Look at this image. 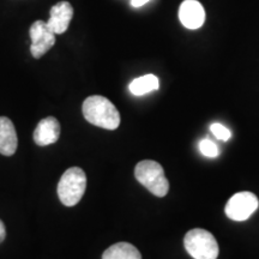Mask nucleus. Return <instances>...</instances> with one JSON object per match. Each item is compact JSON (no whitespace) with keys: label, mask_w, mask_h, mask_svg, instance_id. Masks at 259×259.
<instances>
[{"label":"nucleus","mask_w":259,"mask_h":259,"mask_svg":"<svg viewBox=\"0 0 259 259\" xmlns=\"http://www.w3.org/2000/svg\"><path fill=\"white\" fill-rule=\"evenodd\" d=\"M73 17V8L69 2H60L52 6L50 19L46 22L47 27L56 35L64 34L69 28L71 19Z\"/></svg>","instance_id":"0eeeda50"},{"label":"nucleus","mask_w":259,"mask_h":259,"mask_svg":"<svg viewBox=\"0 0 259 259\" xmlns=\"http://www.w3.org/2000/svg\"><path fill=\"white\" fill-rule=\"evenodd\" d=\"M135 177L154 196L164 197L169 191V181L164 176L163 168L153 160L141 161L135 168Z\"/></svg>","instance_id":"f03ea898"},{"label":"nucleus","mask_w":259,"mask_h":259,"mask_svg":"<svg viewBox=\"0 0 259 259\" xmlns=\"http://www.w3.org/2000/svg\"><path fill=\"white\" fill-rule=\"evenodd\" d=\"M31 38L30 52L35 59H40L56 44V34L51 31L47 27V23L44 21H36L32 23L29 30Z\"/></svg>","instance_id":"423d86ee"},{"label":"nucleus","mask_w":259,"mask_h":259,"mask_svg":"<svg viewBox=\"0 0 259 259\" xmlns=\"http://www.w3.org/2000/svg\"><path fill=\"white\" fill-rule=\"evenodd\" d=\"M87 189V176L79 167H71L61 176L58 196L65 206H74L82 199Z\"/></svg>","instance_id":"7ed1b4c3"},{"label":"nucleus","mask_w":259,"mask_h":259,"mask_svg":"<svg viewBox=\"0 0 259 259\" xmlns=\"http://www.w3.org/2000/svg\"><path fill=\"white\" fill-rule=\"evenodd\" d=\"M160 87V82L155 74H145V76L138 77L130 83L128 89L134 95L142 96L145 94L155 92Z\"/></svg>","instance_id":"f8f14e48"},{"label":"nucleus","mask_w":259,"mask_h":259,"mask_svg":"<svg viewBox=\"0 0 259 259\" xmlns=\"http://www.w3.org/2000/svg\"><path fill=\"white\" fill-rule=\"evenodd\" d=\"M6 236V229H5V226L4 223H3L2 220H0V244H2L3 241H4Z\"/></svg>","instance_id":"dca6fc26"},{"label":"nucleus","mask_w":259,"mask_h":259,"mask_svg":"<svg viewBox=\"0 0 259 259\" xmlns=\"http://www.w3.org/2000/svg\"><path fill=\"white\" fill-rule=\"evenodd\" d=\"M60 136V124L53 116H47L38 122L34 131V142L40 147L57 143Z\"/></svg>","instance_id":"1a4fd4ad"},{"label":"nucleus","mask_w":259,"mask_h":259,"mask_svg":"<svg viewBox=\"0 0 259 259\" xmlns=\"http://www.w3.org/2000/svg\"><path fill=\"white\" fill-rule=\"evenodd\" d=\"M199 150L204 156L206 157H216L219 155V149L216 144L210 139H204L199 143Z\"/></svg>","instance_id":"ddd939ff"},{"label":"nucleus","mask_w":259,"mask_h":259,"mask_svg":"<svg viewBox=\"0 0 259 259\" xmlns=\"http://www.w3.org/2000/svg\"><path fill=\"white\" fill-rule=\"evenodd\" d=\"M82 109L85 120L99 127L116 130L120 125V113L105 96H89L83 102Z\"/></svg>","instance_id":"f257e3e1"},{"label":"nucleus","mask_w":259,"mask_h":259,"mask_svg":"<svg viewBox=\"0 0 259 259\" xmlns=\"http://www.w3.org/2000/svg\"><path fill=\"white\" fill-rule=\"evenodd\" d=\"M18 138L12 121L6 116H0V154L11 156L16 153Z\"/></svg>","instance_id":"9d476101"},{"label":"nucleus","mask_w":259,"mask_h":259,"mask_svg":"<svg viewBox=\"0 0 259 259\" xmlns=\"http://www.w3.org/2000/svg\"><path fill=\"white\" fill-rule=\"evenodd\" d=\"M179 19L181 24L191 30L199 29L205 22V11L197 0H185L180 5Z\"/></svg>","instance_id":"6e6552de"},{"label":"nucleus","mask_w":259,"mask_h":259,"mask_svg":"<svg viewBox=\"0 0 259 259\" xmlns=\"http://www.w3.org/2000/svg\"><path fill=\"white\" fill-rule=\"evenodd\" d=\"M149 2H150V0H131V5L134 6V8H141V6L145 5Z\"/></svg>","instance_id":"2eb2a0df"},{"label":"nucleus","mask_w":259,"mask_h":259,"mask_svg":"<svg viewBox=\"0 0 259 259\" xmlns=\"http://www.w3.org/2000/svg\"><path fill=\"white\" fill-rule=\"evenodd\" d=\"M259 206V200L254 193L247 192H238L229 198L226 204V215L227 218L236 222L246 221L250 219L255 210Z\"/></svg>","instance_id":"39448f33"},{"label":"nucleus","mask_w":259,"mask_h":259,"mask_svg":"<svg viewBox=\"0 0 259 259\" xmlns=\"http://www.w3.org/2000/svg\"><path fill=\"white\" fill-rule=\"evenodd\" d=\"M184 246L193 259H218L219 244L211 233L202 228L191 229L184 238Z\"/></svg>","instance_id":"20e7f679"},{"label":"nucleus","mask_w":259,"mask_h":259,"mask_svg":"<svg viewBox=\"0 0 259 259\" xmlns=\"http://www.w3.org/2000/svg\"><path fill=\"white\" fill-rule=\"evenodd\" d=\"M210 130H211L212 135L215 136L216 138L221 139V141H223V142L228 141V139L231 138V136H232V132L229 131V130L227 128L226 126H223L221 124H218V122L210 126Z\"/></svg>","instance_id":"4468645a"},{"label":"nucleus","mask_w":259,"mask_h":259,"mask_svg":"<svg viewBox=\"0 0 259 259\" xmlns=\"http://www.w3.org/2000/svg\"><path fill=\"white\" fill-rule=\"evenodd\" d=\"M102 259H142L141 252L128 242H118L103 252Z\"/></svg>","instance_id":"9b49d317"}]
</instances>
